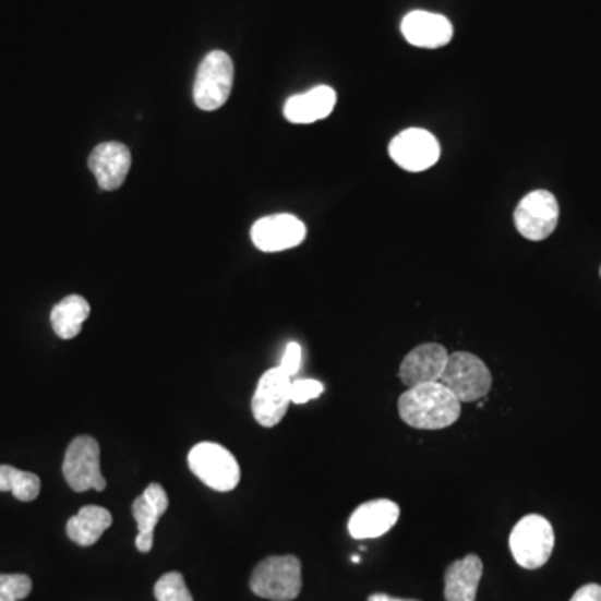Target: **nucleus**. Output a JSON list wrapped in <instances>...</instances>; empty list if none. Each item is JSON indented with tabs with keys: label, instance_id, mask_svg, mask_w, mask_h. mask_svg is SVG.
<instances>
[{
	"label": "nucleus",
	"instance_id": "obj_14",
	"mask_svg": "<svg viewBox=\"0 0 601 601\" xmlns=\"http://www.w3.org/2000/svg\"><path fill=\"white\" fill-rule=\"evenodd\" d=\"M401 33L411 46L440 49L453 39V25L445 15L413 11L402 19Z\"/></svg>",
	"mask_w": 601,
	"mask_h": 601
},
{
	"label": "nucleus",
	"instance_id": "obj_8",
	"mask_svg": "<svg viewBox=\"0 0 601 601\" xmlns=\"http://www.w3.org/2000/svg\"><path fill=\"white\" fill-rule=\"evenodd\" d=\"M558 201L544 189L527 194L513 214L516 231L528 241H543L550 238L558 226Z\"/></svg>",
	"mask_w": 601,
	"mask_h": 601
},
{
	"label": "nucleus",
	"instance_id": "obj_15",
	"mask_svg": "<svg viewBox=\"0 0 601 601\" xmlns=\"http://www.w3.org/2000/svg\"><path fill=\"white\" fill-rule=\"evenodd\" d=\"M169 506L168 493L159 483H151L143 495L132 503V515L137 524L135 546L141 553H149L154 544V530L160 516Z\"/></svg>",
	"mask_w": 601,
	"mask_h": 601
},
{
	"label": "nucleus",
	"instance_id": "obj_12",
	"mask_svg": "<svg viewBox=\"0 0 601 601\" xmlns=\"http://www.w3.org/2000/svg\"><path fill=\"white\" fill-rule=\"evenodd\" d=\"M448 358L449 352L446 351L445 346L436 345V342L417 346L402 360L401 366H399V380L408 388L436 383L445 371Z\"/></svg>",
	"mask_w": 601,
	"mask_h": 601
},
{
	"label": "nucleus",
	"instance_id": "obj_7",
	"mask_svg": "<svg viewBox=\"0 0 601 601\" xmlns=\"http://www.w3.org/2000/svg\"><path fill=\"white\" fill-rule=\"evenodd\" d=\"M62 473L69 486L77 493L106 490L107 481L100 471L99 443L93 436H77L65 452Z\"/></svg>",
	"mask_w": 601,
	"mask_h": 601
},
{
	"label": "nucleus",
	"instance_id": "obj_17",
	"mask_svg": "<svg viewBox=\"0 0 601 601\" xmlns=\"http://www.w3.org/2000/svg\"><path fill=\"white\" fill-rule=\"evenodd\" d=\"M336 91L317 86L304 94L289 97L285 104V118L292 124H313L335 111Z\"/></svg>",
	"mask_w": 601,
	"mask_h": 601
},
{
	"label": "nucleus",
	"instance_id": "obj_1",
	"mask_svg": "<svg viewBox=\"0 0 601 601\" xmlns=\"http://www.w3.org/2000/svg\"><path fill=\"white\" fill-rule=\"evenodd\" d=\"M398 411L401 420L417 430H445L458 421L461 402L436 381L406 389L399 396Z\"/></svg>",
	"mask_w": 601,
	"mask_h": 601
},
{
	"label": "nucleus",
	"instance_id": "obj_5",
	"mask_svg": "<svg viewBox=\"0 0 601 601\" xmlns=\"http://www.w3.org/2000/svg\"><path fill=\"white\" fill-rule=\"evenodd\" d=\"M189 468L213 490L232 491L241 481L238 459L229 449L217 443L204 442L194 446L188 456Z\"/></svg>",
	"mask_w": 601,
	"mask_h": 601
},
{
	"label": "nucleus",
	"instance_id": "obj_2",
	"mask_svg": "<svg viewBox=\"0 0 601 601\" xmlns=\"http://www.w3.org/2000/svg\"><path fill=\"white\" fill-rule=\"evenodd\" d=\"M555 549V531L544 516L521 518L509 534V550L521 568L538 569L546 565Z\"/></svg>",
	"mask_w": 601,
	"mask_h": 601
},
{
	"label": "nucleus",
	"instance_id": "obj_23",
	"mask_svg": "<svg viewBox=\"0 0 601 601\" xmlns=\"http://www.w3.org/2000/svg\"><path fill=\"white\" fill-rule=\"evenodd\" d=\"M33 581L27 575H0V601H21L29 597Z\"/></svg>",
	"mask_w": 601,
	"mask_h": 601
},
{
	"label": "nucleus",
	"instance_id": "obj_21",
	"mask_svg": "<svg viewBox=\"0 0 601 601\" xmlns=\"http://www.w3.org/2000/svg\"><path fill=\"white\" fill-rule=\"evenodd\" d=\"M0 491H12L21 502H34L40 493V478L9 465H0Z\"/></svg>",
	"mask_w": 601,
	"mask_h": 601
},
{
	"label": "nucleus",
	"instance_id": "obj_3",
	"mask_svg": "<svg viewBox=\"0 0 601 601\" xmlns=\"http://www.w3.org/2000/svg\"><path fill=\"white\" fill-rule=\"evenodd\" d=\"M303 588L301 562L296 556H269L254 568L251 590L273 601H291Z\"/></svg>",
	"mask_w": 601,
	"mask_h": 601
},
{
	"label": "nucleus",
	"instance_id": "obj_20",
	"mask_svg": "<svg viewBox=\"0 0 601 601\" xmlns=\"http://www.w3.org/2000/svg\"><path fill=\"white\" fill-rule=\"evenodd\" d=\"M91 306L79 295L68 296L53 306L50 323L59 338L72 339L81 333L82 324L89 317Z\"/></svg>",
	"mask_w": 601,
	"mask_h": 601
},
{
	"label": "nucleus",
	"instance_id": "obj_9",
	"mask_svg": "<svg viewBox=\"0 0 601 601\" xmlns=\"http://www.w3.org/2000/svg\"><path fill=\"white\" fill-rule=\"evenodd\" d=\"M292 377L281 368L267 370L257 383L251 408L257 423L264 428H273L281 423L291 405Z\"/></svg>",
	"mask_w": 601,
	"mask_h": 601
},
{
	"label": "nucleus",
	"instance_id": "obj_18",
	"mask_svg": "<svg viewBox=\"0 0 601 601\" xmlns=\"http://www.w3.org/2000/svg\"><path fill=\"white\" fill-rule=\"evenodd\" d=\"M481 577H483V562L480 556L468 555L452 563L445 573L446 601L477 600Z\"/></svg>",
	"mask_w": 601,
	"mask_h": 601
},
{
	"label": "nucleus",
	"instance_id": "obj_22",
	"mask_svg": "<svg viewBox=\"0 0 601 601\" xmlns=\"http://www.w3.org/2000/svg\"><path fill=\"white\" fill-rule=\"evenodd\" d=\"M157 601H194L181 573H166L154 587Z\"/></svg>",
	"mask_w": 601,
	"mask_h": 601
},
{
	"label": "nucleus",
	"instance_id": "obj_4",
	"mask_svg": "<svg viewBox=\"0 0 601 601\" xmlns=\"http://www.w3.org/2000/svg\"><path fill=\"white\" fill-rule=\"evenodd\" d=\"M440 383L445 385L459 402H473L484 398L493 386V376L483 360L471 352L449 354Z\"/></svg>",
	"mask_w": 601,
	"mask_h": 601
},
{
	"label": "nucleus",
	"instance_id": "obj_28",
	"mask_svg": "<svg viewBox=\"0 0 601 601\" xmlns=\"http://www.w3.org/2000/svg\"><path fill=\"white\" fill-rule=\"evenodd\" d=\"M600 276H601V267H600Z\"/></svg>",
	"mask_w": 601,
	"mask_h": 601
},
{
	"label": "nucleus",
	"instance_id": "obj_10",
	"mask_svg": "<svg viewBox=\"0 0 601 601\" xmlns=\"http://www.w3.org/2000/svg\"><path fill=\"white\" fill-rule=\"evenodd\" d=\"M389 156L405 171L423 172L438 163L442 146L426 129L411 128L393 137Z\"/></svg>",
	"mask_w": 601,
	"mask_h": 601
},
{
	"label": "nucleus",
	"instance_id": "obj_25",
	"mask_svg": "<svg viewBox=\"0 0 601 601\" xmlns=\"http://www.w3.org/2000/svg\"><path fill=\"white\" fill-rule=\"evenodd\" d=\"M301 360H303V349L298 342H289L286 348L285 354H283L281 368L288 376H295L298 374L299 368H301Z\"/></svg>",
	"mask_w": 601,
	"mask_h": 601
},
{
	"label": "nucleus",
	"instance_id": "obj_24",
	"mask_svg": "<svg viewBox=\"0 0 601 601\" xmlns=\"http://www.w3.org/2000/svg\"><path fill=\"white\" fill-rule=\"evenodd\" d=\"M324 386L316 380H296L291 385V402L295 405H304L311 399L323 395Z\"/></svg>",
	"mask_w": 601,
	"mask_h": 601
},
{
	"label": "nucleus",
	"instance_id": "obj_16",
	"mask_svg": "<svg viewBox=\"0 0 601 601\" xmlns=\"http://www.w3.org/2000/svg\"><path fill=\"white\" fill-rule=\"evenodd\" d=\"M131 164V153L121 143L99 144L89 157L91 171L104 191H116L121 188L128 178Z\"/></svg>",
	"mask_w": 601,
	"mask_h": 601
},
{
	"label": "nucleus",
	"instance_id": "obj_19",
	"mask_svg": "<svg viewBox=\"0 0 601 601\" xmlns=\"http://www.w3.org/2000/svg\"><path fill=\"white\" fill-rule=\"evenodd\" d=\"M111 525V513L103 506L87 505L68 521V534L79 546H93Z\"/></svg>",
	"mask_w": 601,
	"mask_h": 601
},
{
	"label": "nucleus",
	"instance_id": "obj_6",
	"mask_svg": "<svg viewBox=\"0 0 601 601\" xmlns=\"http://www.w3.org/2000/svg\"><path fill=\"white\" fill-rule=\"evenodd\" d=\"M235 64L228 53L213 50L197 69L194 81V103L203 111H216L231 96Z\"/></svg>",
	"mask_w": 601,
	"mask_h": 601
},
{
	"label": "nucleus",
	"instance_id": "obj_11",
	"mask_svg": "<svg viewBox=\"0 0 601 601\" xmlns=\"http://www.w3.org/2000/svg\"><path fill=\"white\" fill-rule=\"evenodd\" d=\"M306 238V226L292 214H273L254 223L251 239L263 253H279L301 244Z\"/></svg>",
	"mask_w": 601,
	"mask_h": 601
},
{
	"label": "nucleus",
	"instance_id": "obj_27",
	"mask_svg": "<svg viewBox=\"0 0 601 601\" xmlns=\"http://www.w3.org/2000/svg\"><path fill=\"white\" fill-rule=\"evenodd\" d=\"M368 601H420V600H405V598H395L392 594L374 593L368 598Z\"/></svg>",
	"mask_w": 601,
	"mask_h": 601
},
{
	"label": "nucleus",
	"instance_id": "obj_26",
	"mask_svg": "<svg viewBox=\"0 0 601 601\" xmlns=\"http://www.w3.org/2000/svg\"><path fill=\"white\" fill-rule=\"evenodd\" d=\"M569 601H601V587L594 584L585 585Z\"/></svg>",
	"mask_w": 601,
	"mask_h": 601
},
{
	"label": "nucleus",
	"instance_id": "obj_13",
	"mask_svg": "<svg viewBox=\"0 0 601 601\" xmlns=\"http://www.w3.org/2000/svg\"><path fill=\"white\" fill-rule=\"evenodd\" d=\"M399 520V506L392 500L380 498L363 503L352 512L348 521L354 540H371L388 533Z\"/></svg>",
	"mask_w": 601,
	"mask_h": 601
}]
</instances>
